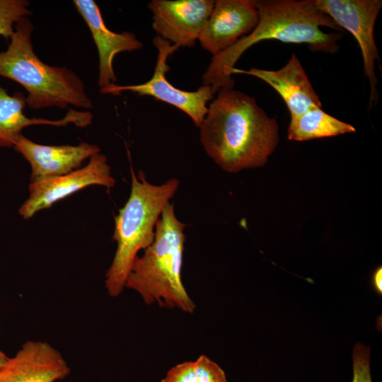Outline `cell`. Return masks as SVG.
<instances>
[{
	"mask_svg": "<svg viewBox=\"0 0 382 382\" xmlns=\"http://www.w3.org/2000/svg\"><path fill=\"white\" fill-rule=\"evenodd\" d=\"M373 284L376 290L381 294L382 293V268L378 267L373 274Z\"/></svg>",
	"mask_w": 382,
	"mask_h": 382,
	"instance_id": "obj_21",
	"label": "cell"
},
{
	"mask_svg": "<svg viewBox=\"0 0 382 382\" xmlns=\"http://www.w3.org/2000/svg\"><path fill=\"white\" fill-rule=\"evenodd\" d=\"M26 105L25 96L22 93L17 92L11 96L4 88L0 86L1 147H13L22 134V130L30 125L62 127L72 123L79 127H86L91 124L93 117L89 111L70 109L60 120L29 118L23 113Z\"/></svg>",
	"mask_w": 382,
	"mask_h": 382,
	"instance_id": "obj_15",
	"label": "cell"
},
{
	"mask_svg": "<svg viewBox=\"0 0 382 382\" xmlns=\"http://www.w3.org/2000/svg\"><path fill=\"white\" fill-rule=\"evenodd\" d=\"M30 4L27 0H0V35L11 39L16 23L32 14Z\"/></svg>",
	"mask_w": 382,
	"mask_h": 382,
	"instance_id": "obj_17",
	"label": "cell"
},
{
	"mask_svg": "<svg viewBox=\"0 0 382 382\" xmlns=\"http://www.w3.org/2000/svg\"><path fill=\"white\" fill-rule=\"evenodd\" d=\"M195 366L197 382H228L224 371L204 354L195 361Z\"/></svg>",
	"mask_w": 382,
	"mask_h": 382,
	"instance_id": "obj_19",
	"label": "cell"
},
{
	"mask_svg": "<svg viewBox=\"0 0 382 382\" xmlns=\"http://www.w3.org/2000/svg\"><path fill=\"white\" fill-rule=\"evenodd\" d=\"M153 43L158 54L154 74L149 81L136 85L111 83L100 88V92L117 96L124 91H130L139 96H151L180 110L192 119L196 127H199L207 113V103L214 95L212 87L202 85L195 91H183L175 87L166 76L169 70L167 60L179 48L158 35L153 39Z\"/></svg>",
	"mask_w": 382,
	"mask_h": 382,
	"instance_id": "obj_6",
	"label": "cell"
},
{
	"mask_svg": "<svg viewBox=\"0 0 382 382\" xmlns=\"http://www.w3.org/2000/svg\"><path fill=\"white\" fill-rule=\"evenodd\" d=\"M34 25L28 17L15 25L7 49L0 52V76L13 80L27 91V105L35 110L69 105L88 110L93 102L83 80L71 69L45 64L32 42Z\"/></svg>",
	"mask_w": 382,
	"mask_h": 382,
	"instance_id": "obj_3",
	"label": "cell"
},
{
	"mask_svg": "<svg viewBox=\"0 0 382 382\" xmlns=\"http://www.w3.org/2000/svg\"><path fill=\"white\" fill-rule=\"evenodd\" d=\"M213 0H152V27L157 35L176 45H195L212 13Z\"/></svg>",
	"mask_w": 382,
	"mask_h": 382,
	"instance_id": "obj_9",
	"label": "cell"
},
{
	"mask_svg": "<svg viewBox=\"0 0 382 382\" xmlns=\"http://www.w3.org/2000/svg\"><path fill=\"white\" fill-rule=\"evenodd\" d=\"M13 148L29 163L30 183L77 170L81 168L84 161L100 151L97 145L88 142L82 141L78 145H45L35 143L23 134Z\"/></svg>",
	"mask_w": 382,
	"mask_h": 382,
	"instance_id": "obj_12",
	"label": "cell"
},
{
	"mask_svg": "<svg viewBox=\"0 0 382 382\" xmlns=\"http://www.w3.org/2000/svg\"><path fill=\"white\" fill-rule=\"evenodd\" d=\"M199 128L207 154L228 173L264 166L279 142L275 118L233 88L218 91Z\"/></svg>",
	"mask_w": 382,
	"mask_h": 382,
	"instance_id": "obj_1",
	"label": "cell"
},
{
	"mask_svg": "<svg viewBox=\"0 0 382 382\" xmlns=\"http://www.w3.org/2000/svg\"><path fill=\"white\" fill-rule=\"evenodd\" d=\"M259 20L255 28L233 46L212 56L202 75L203 85L214 94L222 88H233L231 70L251 46L267 40L305 44L315 52L334 54L342 37L333 20L318 8L316 0H254Z\"/></svg>",
	"mask_w": 382,
	"mask_h": 382,
	"instance_id": "obj_2",
	"label": "cell"
},
{
	"mask_svg": "<svg viewBox=\"0 0 382 382\" xmlns=\"http://www.w3.org/2000/svg\"><path fill=\"white\" fill-rule=\"evenodd\" d=\"M115 184L110 166L105 155H93L88 163L69 173L29 184V197L21 205L19 214L25 219L32 218L37 212L50 208L54 204L91 185L110 189Z\"/></svg>",
	"mask_w": 382,
	"mask_h": 382,
	"instance_id": "obj_8",
	"label": "cell"
},
{
	"mask_svg": "<svg viewBox=\"0 0 382 382\" xmlns=\"http://www.w3.org/2000/svg\"><path fill=\"white\" fill-rule=\"evenodd\" d=\"M254 0H217L199 37L200 46L216 55L248 35L257 25Z\"/></svg>",
	"mask_w": 382,
	"mask_h": 382,
	"instance_id": "obj_10",
	"label": "cell"
},
{
	"mask_svg": "<svg viewBox=\"0 0 382 382\" xmlns=\"http://www.w3.org/2000/svg\"><path fill=\"white\" fill-rule=\"evenodd\" d=\"M73 2L90 30L97 47L99 88L115 83L117 77L112 66L115 56L122 52L141 50V42L132 32L115 33L108 29L94 0H74Z\"/></svg>",
	"mask_w": 382,
	"mask_h": 382,
	"instance_id": "obj_13",
	"label": "cell"
},
{
	"mask_svg": "<svg viewBox=\"0 0 382 382\" xmlns=\"http://www.w3.org/2000/svg\"><path fill=\"white\" fill-rule=\"evenodd\" d=\"M185 226L176 217L173 205L166 204L156 222L154 242L133 262L125 288L137 291L147 305L188 313L196 308L181 277Z\"/></svg>",
	"mask_w": 382,
	"mask_h": 382,
	"instance_id": "obj_4",
	"label": "cell"
},
{
	"mask_svg": "<svg viewBox=\"0 0 382 382\" xmlns=\"http://www.w3.org/2000/svg\"><path fill=\"white\" fill-rule=\"evenodd\" d=\"M355 131L354 127L328 114L321 108H313L296 117L291 118L288 127V139L299 141H308L352 133Z\"/></svg>",
	"mask_w": 382,
	"mask_h": 382,
	"instance_id": "obj_16",
	"label": "cell"
},
{
	"mask_svg": "<svg viewBox=\"0 0 382 382\" xmlns=\"http://www.w3.org/2000/svg\"><path fill=\"white\" fill-rule=\"evenodd\" d=\"M370 347L357 342L352 350V382H373L370 367Z\"/></svg>",
	"mask_w": 382,
	"mask_h": 382,
	"instance_id": "obj_18",
	"label": "cell"
},
{
	"mask_svg": "<svg viewBox=\"0 0 382 382\" xmlns=\"http://www.w3.org/2000/svg\"><path fill=\"white\" fill-rule=\"evenodd\" d=\"M161 382H197L195 361H183L172 367Z\"/></svg>",
	"mask_w": 382,
	"mask_h": 382,
	"instance_id": "obj_20",
	"label": "cell"
},
{
	"mask_svg": "<svg viewBox=\"0 0 382 382\" xmlns=\"http://www.w3.org/2000/svg\"><path fill=\"white\" fill-rule=\"evenodd\" d=\"M316 3L319 9L340 28L349 31L357 41L362 54L364 74L370 84L369 107H374L378 98L375 64L380 59L374 30L382 1L316 0Z\"/></svg>",
	"mask_w": 382,
	"mask_h": 382,
	"instance_id": "obj_7",
	"label": "cell"
},
{
	"mask_svg": "<svg viewBox=\"0 0 382 382\" xmlns=\"http://www.w3.org/2000/svg\"><path fill=\"white\" fill-rule=\"evenodd\" d=\"M244 74L257 77L273 88L284 100L291 118L296 117L322 103L314 91L300 61L294 53L286 64L278 70L233 68L231 74Z\"/></svg>",
	"mask_w": 382,
	"mask_h": 382,
	"instance_id": "obj_14",
	"label": "cell"
},
{
	"mask_svg": "<svg viewBox=\"0 0 382 382\" xmlns=\"http://www.w3.org/2000/svg\"><path fill=\"white\" fill-rule=\"evenodd\" d=\"M70 372L57 349L45 341L28 340L0 366V382H57Z\"/></svg>",
	"mask_w": 382,
	"mask_h": 382,
	"instance_id": "obj_11",
	"label": "cell"
},
{
	"mask_svg": "<svg viewBox=\"0 0 382 382\" xmlns=\"http://www.w3.org/2000/svg\"><path fill=\"white\" fill-rule=\"evenodd\" d=\"M8 357L0 349V366L8 359Z\"/></svg>",
	"mask_w": 382,
	"mask_h": 382,
	"instance_id": "obj_22",
	"label": "cell"
},
{
	"mask_svg": "<svg viewBox=\"0 0 382 382\" xmlns=\"http://www.w3.org/2000/svg\"><path fill=\"white\" fill-rule=\"evenodd\" d=\"M131 175L129 197L115 219L117 249L105 274V288L112 297L120 295L125 288L139 251L154 242L156 222L179 186L176 178L156 185L149 183L142 172L137 176L131 169Z\"/></svg>",
	"mask_w": 382,
	"mask_h": 382,
	"instance_id": "obj_5",
	"label": "cell"
}]
</instances>
